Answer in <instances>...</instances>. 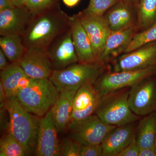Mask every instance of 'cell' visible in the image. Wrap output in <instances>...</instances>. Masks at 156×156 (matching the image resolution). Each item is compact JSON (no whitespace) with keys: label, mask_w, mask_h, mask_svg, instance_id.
I'll list each match as a JSON object with an SVG mask.
<instances>
[{"label":"cell","mask_w":156,"mask_h":156,"mask_svg":"<svg viewBox=\"0 0 156 156\" xmlns=\"http://www.w3.org/2000/svg\"><path fill=\"white\" fill-rule=\"evenodd\" d=\"M70 28V17L54 7L33 17L22 36L26 48L48 49L52 42Z\"/></svg>","instance_id":"1"},{"label":"cell","mask_w":156,"mask_h":156,"mask_svg":"<svg viewBox=\"0 0 156 156\" xmlns=\"http://www.w3.org/2000/svg\"><path fill=\"white\" fill-rule=\"evenodd\" d=\"M4 107L9 115V131L28 155L34 154L41 117L26 110L15 96L7 97Z\"/></svg>","instance_id":"2"},{"label":"cell","mask_w":156,"mask_h":156,"mask_svg":"<svg viewBox=\"0 0 156 156\" xmlns=\"http://www.w3.org/2000/svg\"><path fill=\"white\" fill-rule=\"evenodd\" d=\"M59 93L50 79L32 78L28 86L18 91L16 97L26 110L41 118L54 106Z\"/></svg>","instance_id":"3"},{"label":"cell","mask_w":156,"mask_h":156,"mask_svg":"<svg viewBox=\"0 0 156 156\" xmlns=\"http://www.w3.org/2000/svg\"><path fill=\"white\" fill-rule=\"evenodd\" d=\"M130 88H126L101 95L95 114L104 122L119 126L140 119L131 111L128 104Z\"/></svg>","instance_id":"4"},{"label":"cell","mask_w":156,"mask_h":156,"mask_svg":"<svg viewBox=\"0 0 156 156\" xmlns=\"http://www.w3.org/2000/svg\"><path fill=\"white\" fill-rule=\"evenodd\" d=\"M105 65L100 62H78L64 69L53 70L49 79L59 91L62 89L77 91L87 83L94 84L104 72Z\"/></svg>","instance_id":"5"},{"label":"cell","mask_w":156,"mask_h":156,"mask_svg":"<svg viewBox=\"0 0 156 156\" xmlns=\"http://www.w3.org/2000/svg\"><path fill=\"white\" fill-rule=\"evenodd\" d=\"M156 75V65L136 70H125L102 74L94 83L101 95L131 88L146 78Z\"/></svg>","instance_id":"6"},{"label":"cell","mask_w":156,"mask_h":156,"mask_svg":"<svg viewBox=\"0 0 156 156\" xmlns=\"http://www.w3.org/2000/svg\"><path fill=\"white\" fill-rule=\"evenodd\" d=\"M115 127L104 122L94 114L81 121L71 123L68 130L69 137L80 144H100Z\"/></svg>","instance_id":"7"},{"label":"cell","mask_w":156,"mask_h":156,"mask_svg":"<svg viewBox=\"0 0 156 156\" xmlns=\"http://www.w3.org/2000/svg\"><path fill=\"white\" fill-rule=\"evenodd\" d=\"M146 78L130 88L128 104L138 116H145L156 112V78Z\"/></svg>","instance_id":"8"},{"label":"cell","mask_w":156,"mask_h":156,"mask_svg":"<svg viewBox=\"0 0 156 156\" xmlns=\"http://www.w3.org/2000/svg\"><path fill=\"white\" fill-rule=\"evenodd\" d=\"M113 62V72L136 70L156 65V41L124 53Z\"/></svg>","instance_id":"9"},{"label":"cell","mask_w":156,"mask_h":156,"mask_svg":"<svg viewBox=\"0 0 156 156\" xmlns=\"http://www.w3.org/2000/svg\"><path fill=\"white\" fill-rule=\"evenodd\" d=\"M17 62L25 73L33 79H49L53 71L48 50L44 48H27Z\"/></svg>","instance_id":"10"},{"label":"cell","mask_w":156,"mask_h":156,"mask_svg":"<svg viewBox=\"0 0 156 156\" xmlns=\"http://www.w3.org/2000/svg\"><path fill=\"white\" fill-rule=\"evenodd\" d=\"M58 132L51 108L41 118L34 155L59 156Z\"/></svg>","instance_id":"11"},{"label":"cell","mask_w":156,"mask_h":156,"mask_svg":"<svg viewBox=\"0 0 156 156\" xmlns=\"http://www.w3.org/2000/svg\"><path fill=\"white\" fill-rule=\"evenodd\" d=\"M47 50L53 70L64 69L79 62L70 28L56 38Z\"/></svg>","instance_id":"12"},{"label":"cell","mask_w":156,"mask_h":156,"mask_svg":"<svg viewBox=\"0 0 156 156\" xmlns=\"http://www.w3.org/2000/svg\"><path fill=\"white\" fill-rule=\"evenodd\" d=\"M76 15L89 37L94 53L98 60L107 39L112 32L108 23L104 15H92L83 11Z\"/></svg>","instance_id":"13"},{"label":"cell","mask_w":156,"mask_h":156,"mask_svg":"<svg viewBox=\"0 0 156 156\" xmlns=\"http://www.w3.org/2000/svg\"><path fill=\"white\" fill-rule=\"evenodd\" d=\"M101 97L94 84L87 83L80 87L74 98L71 122L81 121L95 114Z\"/></svg>","instance_id":"14"},{"label":"cell","mask_w":156,"mask_h":156,"mask_svg":"<svg viewBox=\"0 0 156 156\" xmlns=\"http://www.w3.org/2000/svg\"><path fill=\"white\" fill-rule=\"evenodd\" d=\"M137 30L135 24L122 30L112 31L99 56V62L105 65L124 54Z\"/></svg>","instance_id":"15"},{"label":"cell","mask_w":156,"mask_h":156,"mask_svg":"<svg viewBox=\"0 0 156 156\" xmlns=\"http://www.w3.org/2000/svg\"><path fill=\"white\" fill-rule=\"evenodd\" d=\"M135 122L116 126L109 132L101 143L103 156H118L135 139Z\"/></svg>","instance_id":"16"},{"label":"cell","mask_w":156,"mask_h":156,"mask_svg":"<svg viewBox=\"0 0 156 156\" xmlns=\"http://www.w3.org/2000/svg\"><path fill=\"white\" fill-rule=\"evenodd\" d=\"M33 17L25 7L0 11V35H23Z\"/></svg>","instance_id":"17"},{"label":"cell","mask_w":156,"mask_h":156,"mask_svg":"<svg viewBox=\"0 0 156 156\" xmlns=\"http://www.w3.org/2000/svg\"><path fill=\"white\" fill-rule=\"evenodd\" d=\"M70 29L79 62H99L95 56L91 42L76 14L70 17Z\"/></svg>","instance_id":"18"},{"label":"cell","mask_w":156,"mask_h":156,"mask_svg":"<svg viewBox=\"0 0 156 156\" xmlns=\"http://www.w3.org/2000/svg\"><path fill=\"white\" fill-rule=\"evenodd\" d=\"M32 78L28 76L17 62H10L1 71V81L7 97H16L17 92L28 86Z\"/></svg>","instance_id":"19"},{"label":"cell","mask_w":156,"mask_h":156,"mask_svg":"<svg viewBox=\"0 0 156 156\" xmlns=\"http://www.w3.org/2000/svg\"><path fill=\"white\" fill-rule=\"evenodd\" d=\"M76 91L62 89L52 108L54 122L58 132L68 129L72 122L73 102Z\"/></svg>","instance_id":"20"},{"label":"cell","mask_w":156,"mask_h":156,"mask_svg":"<svg viewBox=\"0 0 156 156\" xmlns=\"http://www.w3.org/2000/svg\"><path fill=\"white\" fill-rule=\"evenodd\" d=\"M112 31H117L135 25L134 15L127 4L121 1L104 15Z\"/></svg>","instance_id":"21"},{"label":"cell","mask_w":156,"mask_h":156,"mask_svg":"<svg viewBox=\"0 0 156 156\" xmlns=\"http://www.w3.org/2000/svg\"><path fill=\"white\" fill-rule=\"evenodd\" d=\"M135 140L140 149L154 146L156 140V112L140 119L136 127Z\"/></svg>","instance_id":"22"},{"label":"cell","mask_w":156,"mask_h":156,"mask_svg":"<svg viewBox=\"0 0 156 156\" xmlns=\"http://www.w3.org/2000/svg\"><path fill=\"white\" fill-rule=\"evenodd\" d=\"M0 47L10 62H17L27 49L22 36L18 34L1 36Z\"/></svg>","instance_id":"23"},{"label":"cell","mask_w":156,"mask_h":156,"mask_svg":"<svg viewBox=\"0 0 156 156\" xmlns=\"http://www.w3.org/2000/svg\"><path fill=\"white\" fill-rule=\"evenodd\" d=\"M156 21V0H141L137 11V30L141 31L147 29Z\"/></svg>","instance_id":"24"},{"label":"cell","mask_w":156,"mask_h":156,"mask_svg":"<svg viewBox=\"0 0 156 156\" xmlns=\"http://www.w3.org/2000/svg\"><path fill=\"white\" fill-rule=\"evenodd\" d=\"M27 155L24 148L10 131L2 134L0 140V156Z\"/></svg>","instance_id":"25"},{"label":"cell","mask_w":156,"mask_h":156,"mask_svg":"<svg viewBox=\"0 0 156 156\" xmlns=\"http://www.w3.org/2000/svg\"><path fill=\"white\" fill-rule=\"evenodd\" d=\"M156 41V21L150 27L135 34L124 53H129L142 45Z\"/></svg>","instance_id":"26"},{"label":"cell","mask_w":156,"mask_h":156,"mask_svg":"<svg viewBox=\"0 0 156 156\" xmlns=\"http://www.w3.org/2000/svg\"><path fill=\"white\" fill-rule=\"evenodd\" d=\"M122 0H89L87 9L83 11L87 14L104 16L106 11Z\"/></svg>","instance_id":"27"},{"label":"cell","mask_w":156,"mask_h":156,"mask_svg":"<svg viewBox=\"0 0 156 156\" xmlns=\"http://www.w3.org/2000/svg\"><path fill=\"white\" fill-rule=\"evenodd\" d=\"M81 144L71 138H64L59 143V156H80Z\"/></svg>","instance_id":"28"},{"label":"cell","mask_w":156,"mask_h":156,"mask_svg":"<svg viewBox=\"0 0 156 156\" xmlns=\"http://www.w3.org/2000/svg\"><path fill=\"white\" fill-rule=\"evenodd\" d=\"M55 2V0H29L25 7L34 16L53 8Z\"/></svg>","instance_id":"29"},{"label":"cell","mask_w":156,"mask_h":156,"mask_svg":"<svg viewBox=\"0 0 156 156\" xmlns=\"http://www.w3.org/2000/svg\"><path fill=\"white\" fill-rule=\"evenodd\" d=\"M80 156H103L101 144H81Z\"/></svg>","instance_id":"30"},{"label":"cell","mask_w":156,"mask_h":156,"mask_svg":"<svg viewBox=\"0 0 156 156\" xmlns=\"http://www.w3.org/2000/svg\"><path fill=\"white\" fill-rule=\"evenodd\" d=\"M140 148L134 139L125 148H124L118 156H139Z\"/></svg>","instance_id":"31"},{"label":"cell","mask_w":156,"mask_h":156,"mask_svg":"<svg viewBox=\"0 0 156 156\" xmlns=\"http://www.w3.org/2000/svg\"><path fill=\"white\" fill-rule=\"evenodd\" d=\"M139 156H156L155 147L140 149Z\"/></svg>","instance_id":"32"},{"label":"cell","mask_w":156,"mask_h":156,"mask_svg":"<svg viewBox=\"0 0 156 156\" xmlns=\"http://www.w3.org/2000/svg\"><path fill=\"white\" fill-rule=\"evenodd\" d=\"M9 60L6 56L5 54L3 52L2 49H0V70H2L8 65L10 62H9Z\"/></svg>","instance_id":"33"},{"label":"cell","mask_w":156,"mask_h":156,"mask_svg":"<svg viewBox=\"0 0 156 156\" xmlns=\"http://www.w3.org/2000/svg\"><path fill=\"white\" fill-rule=\"evenodd\" d=\"M11 0H0V11L14 8Z\"/></svg>","instance_id":"34"},{"label":"cell","mask_w":156,"mask_h":156,"mask_svg":"<svg viewBox=\"0 0 156 156\" xmlns=\"http://www.w3.org/2000/svg\"><path fill=\"white\" fill-rule=\"evenodd\" d=\"M29 0H11L14 7L17 8L25 7Z\"/></svg>","instance_id":"35"},{"label":"cell","mask_w":156,"mask_h":156,"mask_svg":"<svg viewBox=\"0 0 156 156\" xmlns=\"http://www.w3.org/2000/svg\"><path fill=\"white\" fill-rule=\"evenodd\" d=\"M62 1L66 5L70 8H72L76 5L80 0H62Z\"/></svg>","instance_id":"36"},{"label":"cell","mask_w":156,"mask_h":156,"mask_svg":"<svg viewBox=\"0 0 156 156\" xmlns=\"http://www.w3.org/2000/svg\"><path fill=\"white\" fill-rule=\"evenodd\" d=\"M155 148L156 149V142H155Z\"/></svg>","instance_id":"37"}]
</instances>
